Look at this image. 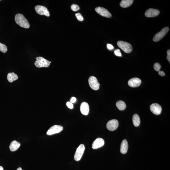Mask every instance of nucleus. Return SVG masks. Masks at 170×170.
Listing matches in <instances>:
<instances>
[{"label": "nucleus", "instance_id": "nucleus-1", "mask_svg": "<svg viewBox=\"0 0 170 170\" xmlns=\"http://www.w3.org/2000/svg\"><path fill=\"white\" fill-rule=\"evenodd\" d=\"M15 19L16 23L20 26L25 28H30V24L28 20L22 14H16Z\"/></svg>", "mask_w": 170, "mask_h": 170}, {"label": "nucleus", "instance_id": "nucleus-2", "mask_svg": "<svg viewBox=\"0 0 170 170\" xmlns=\"http://www.w3.org/2000/svg\"><path fill=\"white\" fill-rule=\"evenodd\" d=\"M36 59V61L34 63V65L37 67H48L50 65V61L43 57H38Z\"/></svg>", "mask_w": 170, "mask_h": 170}, {"label": "nucleus", "instance_id": "nucleus-3", "mask_svg": "<svg viewBox=\"0 0 170 170\" xmlns=\"http://www.w3.org/2000/svg\"><path fill=\"white\" fill-rule=\"evenodd\" d=\"M117 45L121 49L126 53H129L132 51L133 48L131 44L126 42L119 41L118 42Z\"/></svg>", "mask_w": 170, "mask_h": 170}, {"label": "nucleus", "instance_id": "nucleus-4", "mask_svg": "<svg viewBox=\"0 0 170 170\" xmlns=\"http://www.w3.org/2000/svg\"><path fill=\"white\" fill-rule=\"evenodd\" d=\"M169 30V29L167 27L162 29L160 32L155 34L153 37V40L155 42L160 41L165 36Z\"/></svg>", "mask_w": 170, "mask_h": 170}, {"label": "nucleus", "instance_id": "nucleus-5", "mask_svg": "<svg viewBox=\"0 0 170 170\" xmlns=\"http://www.w3.org/2000/svg\"><path fill=\"white\" fill-rule=\"evenodd\" d=\"M89 86L92 89L96 90H98L100 87V84L96 77L94 76H91L88 80Z\"/></svg>", "mask_w": 170, "mask_h": 170}, {"label": "nucleus", "instance_id": "nucleus-6", "mask_svg": "<svg viewBox=\"0 0 170 170\" xmlns=\"http://www.w3.org/2000/svg\"><path fill=\"white\" fill-rule=\"evenodd\" d=\"M85 146L83 144L80 145L76 150L74 156L75 160L79 161L80 160L82 157L85 150Z\"/></svg>", "mask_w": 170, "mask_h": 170}, {"label": "nucleus", "instance_id": "nucleus-7", "mask_svg": "<svg viewBox=\"0 0 170 170\" xmlns=\"http://www.w3.org/2000/svg\"><path fill=\"white\" fill-rule=\"evenodd\" d=\"M36 12L41 15H44L47 17L50 16L49 12L45 6L42 5L36 6L35 7Z\"/></svg>", "mask_w": 170, "mask_h": 170}, {"label": "nucleus", "instance_id": "nucleus-8", "mask_svg": "<svg viewBox=\"0 0 170 170\" xmlns=\"http://www.w3.org/2000/svg\"><path fill=\"white\" fill-rule=\"evenodd\" d=\"M95 11L99 15L105 18H110L112 16L111 13L104 8L98 7L95 8Z\"/></svg>", "mask_w": 170, "mask_h": 170}, {"label": "nucleus", "instance_id": "nucleus-9", "mask_svg": "<svg viewBox=\"0 0 170 170\" xmlns=\"http://www.w3.org/2000/svg\"><path fill=\"white\" fill-rule=\"evenodd\" d=\"M63 129L62 126L59 125H54L50 127L47 132L48 135H50L59 133Z\"/></svg>", "mask_w": 170, "mask_h": 170}, {"label": "nucleus", "instance_id": "nucleus-10", "mask_svg": "<svg viewBox=\"0 0 170 170\" xmlns=\"http://www.w3.org/2000/svg\"><path fill=\"white\" fill-rule=\"evenodd\" d=\"M119 125V122L117 120L112 119L107 122L106 124V128L109 130L114 131L117 129Z\"/></svg>", "mask_w": 170, "mask_h": 170}, {"label": "nucleus", "instance_id": "nucleus-11", "mask_svg": "<svg viewBox=\"0 0 170 170\" xmlns=\"http://www.w3.org/2000/svg\"><path fill=\"white\" fill-rule=\"evenodd\" d=\"M150 109L153 113L156 115L160 114L162 110L160 105L156 103L152 104L151 105Z\"/></svg>", "mask_w": 170, "mask_h": 170}, {"label": "nucleus", "instance_id": "nucleus-12", "mask_svg": "<svg viewBox=\"0 0 170 170\" xmlns=\"http://www.w3.org/2000/svg\"><path fill=\"white\" fill-rule=\"evenodd\" d=\"M160 11L158 10L150 8L146 10L145 13V16L148 18H153L159 15Z\"/></svg>", "mask_w": 170, "mask_h": 170}, {"label": "nucleus", "instance_id": "nucleus-13", "mask_svg": "<svg viewBox=\"0 0 170 170\" xmlns=\"http://www.w3.org/2000/svg\"><path fill=\"white\" fill-rule=\"evenodd\" d=\"M142 83V81L137 78H134L130 79L128 82V84L131 87H135L139 86Z\"/></svg>", "mask_w": 170, "mask_h": 170}, {"label": "nucleus", "instance_id": "nucleus-14", "mask_svg": "<svg viewBox=\"0 0 170 170\" xmlns=\"http://www.w3.org/2000/svg\"><path fill=\"white\" fill-rule=\"evenodd\" d=\"M104 141L102 138H97L93 142L92 148L93 149H97L102 147L104 144Z\"/></svg>", "mask_w": 170, "mask_h": 170}, {"label": "nucleus", "instance_id": "nucleus-15", "mask_svg": "<svg viewBox=\"0 0 170 170\" xmlns=\"http://www.w3.org/2000/svg\"><path fill=\"white\" fill-rule=\"evenodd\" d=\"M80 110L82 114L84 115H88L90 110L88 104L86 102L82 103L80 106Z\"/></svg>", "mask_w": 170, "mask_h": 170}, {"label": "nucleus", "instance_id": "nucleus-16", "mask_svg": "<svg viewBox=\"0 0 170 170\" xmlns=\"http://www.w3.org/2000/svg\"><path fill=\"white\" fill-rule=\"evenodd\" d=\"M128 144L126 140H124L121 143L120 151L122 154L126 153L127 152L128 148Z\"/></svg>", "mask_w": 170, "mask_h": 170}, {"label": "nucleus", "instance_id": "nucleus-17", "mask_svg": "<svg viewBox=\"0 0 170 170\" xmlns=\"http://www.w3.org/2000/svg\"><path fill=\"white\" fill-rule=\"evenodd\" d=\"M21 144L19 142L16 141H14L11 142L10 145V150L12 152L16 151L20 147Z\"/></svg>", "mask_w": 170, "mask_h": 170}, {"label": "nucleus", "instance_id": "nucleus-18", "mask_svg": "<svg viewBox=\"0 0 170 170\" xmlns=\"http://www.w3.org/2000/svg\"><path fill=\"white\" fill-rule=\"evenodd\" d=\"M18 78L17 75L13 72L9 73L7 76L8 80L10 83H12L15 81L17 80Z\"/></svg>", "mask_w": 170, "mask_h": 170}, {"label": "nucleus", "instance_id": "nucleus-19", "mask_svg": "<svg viewBox=\"0 0 170 170\" xmlns=\"http://www.w3.org/2000/svg\"><path fill=\"white\" fill-rule=\"evenodd\" d=\"M133 2V0H123L121 1L120 5L122 8H127L132 5Z\"/></svg>", "mask_w": 170, "mask_h": 170}, {"label": "nucleus", "instance_id": "nucleus-20", "mask_svg": "<svg viewBox=\"0 0 170 170\" xmlns=\"http://www.w3.org/2000/svg\"><path fill=\"white\" fill-rule=\"evenodd\" d=\"M133 122L135 127H138L140 125L141 120L139 115L136 114L133 115Z\"/></svg>", "mask_w": 170, "mask_h": 170}, {"label": "nucleus", "instance_id": "nucleus-21", "mask_svg": "<svg viewBox=\"0 0 170 170\" xmlns=\"http://www.w3.org/2000/svg\"><path fill=\"white\" fill-rule=\"evenodd\" d=\"M116 106L118 109L121 111L124 110L126 107V104L122 101H119L117 102Z\"/></svg>", "mask_w": 170, "mask_h": 170}, {"label": "nucleus", "instance_id": "nucleus-22", "mask_svg": "<svg viewBox=\"0 0 170 170\" xmlns=\"http://www.w3.org/2000/svg\"><path fill=\"white\" fill-rule=\"evenodd\" d=\"M0 51L1 52L5 53L7 51V48L5 44L0 43Z\"/></svg>", "mask_w": 170, "mask_h": 170}, {"label": "nucleus", "instance_id": "nucleus-23", "mask_svg": "<svg viewBox=\"0 0 170 170\" xmlns=\"http://www.w3.org/2000/svg\"><path fill=\"white\" fill-rule=\"evenodd\" d=\"M154 70L156 71H160V69L161 68V66L159 63H156L154 65Z\"/></svg>", "mask_w": 170, "mask_h": 170}, {"label": "nucleus", "instance_id": "nucleus-24", "mask_svg": "<svg viewBox=\"0 0 170 170\" xmlns=\"http://www.w3.org/2000/svg\"><path fill=\"white\" fill-rule=\"evenodd\" d=\"M71 9L73 11H77L80 10V7L78 5H76V4H73L71 5Z\"/></svg>", "mask_w": 170, "mask_h": 170}, {"label": "nucleus", "instance_id": "nucleus-25", "mask_svg": "<svg viewBox=\"0 0 170 170\" xmlns=\"http://www.w3.org/2000/svg\"><path fill=\"white\" fill-rule=\"evenodd\" d=\"M75 16L77 19L80 21H83V18L81 14L80 13H78L75 14Z\"/></svg>", "mask_w": 170, "mask_h": 170}, {"label": "nucleus", "instance_id": "nucleus-26", "mask_svg": "<svg viewBox=\"0 0 170 170\" xmlns=\"http://www.w3.org/2000/svg\"><path fill=\"white\" fill-rule=\"evenodd\" d=\"M114 54L115 55L118 56V57H122L121 53L120 50L119 49H117L115 50Z\"/></svg>", "mask_w": 170, "mask_h": 170}, {"label": "nucleus", "instance_id": "nucleus-27", "mask_svg": "<svg viewBox=\"0 0 170 170\" xmlns=\"http://www.w3.org/2000/svg\"><path fill=\"white\" fill-rule=\"evenodd\" d=\"M67 107L70 109H73V104L70 102H67Z\"/></svg>", "mask_w": 170, "mask_h": 170}, {"label": "nucleus", "instance_id": "nucleus-28", "mask_svg": "<svg viewBox=\"0 0 170 170\" xmlns=\"http://www.w3.org/2000/svg\"><path fill=\"white\" fill-rule=\"evenodd\" d=\"M167 59L168 60V61L170 63V50H168L167 51Z\"/></svg>", "mask_w": 170, "mask_h": 170}, {"label": "nucleus", "instance_id": "nucleus-29", "mask_svg": "<svg viewBox=\"0 0 170 170\" xmlns=\"http://www.w3.org/2000/svg\"><path fill=\"white\" fill-rule=\"evenodd\" d=\"M107 48L109 50H112L114 49L113 46L110 44H107Z\"/></svg>", "mask_w": 170, "mask_h": 170}, {"label": "nucleus", "instance_id": "nucleus-30", "mask_svg": "<svg viewBox=\"0 0 170 170\" xmlns=\"http://www.w3.org/2000/svg\"><path fill=\"white\" fill-rule=\"evenodd\" d=\"M158 73L159 75L161 76H164L165 75V73L163 71H158Z\"/></svg>", "mask_w": 170, "mask_h": 170}, {"label": "nucleus", "instance_id": "nucleus-31", "mask_svg": "<svg viewBox=\"0 0 170 170\" xmlns=\"http://www.w3.org/2000/svg\"><path fill=\"white\" fill-rule=\"evenodd\" d=\"M76 98L75 97H72L71 98V99L70 102L72 103H75V102H76Z\"/></svg>", "mask_w": 170, "mask_h": 170}, {"label": "nucleus", "instance_id": "nucleus-32", "mask_svg": "<svg viewBox=\"0 0 170 170\" xmlns=\"http://www.w3.org/2000/svg\"><path fill=\"white\" fill-rule=\"evenodd\" d=\"M0 170H4L3 168L1 166H0Z\"/></svg>", "mask_w": 170, "mask_h": 170}, {"label": "nucleus", "instance_id": "nucleus-33", "mask_svg": "<svg viewBox=\"0 0 170 170\" xmlns=\"http://www.w3.org/2000/svg\"><path fill=\"white\" fill-rule=\"evenodd\" d=\"M17 170H22V168H18Z\"/></svg>", "mask_w": 170, "mask_h": 170}]
</instances>
